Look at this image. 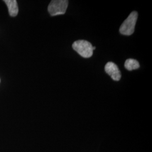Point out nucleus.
<instances>
[{"label":"nucleus","mask_w":152,"mask_h":152,"mask_svg":"<svg viewBox=\"0 0 152 152\" xmlns=\"http://www.w3.org/2000/svg\"><path fill=\"white\" fill-rule=\"evenodd\" d=\"M138 14L136 11H132L125 20L120 28V32L125 36L132 34L136 25Z\"/></svg>","instance_id":"f257e3e1"},{"label":"nucleus","mask_w":152,"mask_h":152,"mask_svg":"<svg viewBox=\"0 0 152 152\" xmlns=\"http://www.w3.org/2000/svg\"><path fill=\"white\" fill-rule=\"evenodd\" d=\"M72 48L76 52L85 58H89L93 54L92 45L85 40L76 41L72 45Z\"/></svg>","instance_id":"f03ea898"},{"label":"nucleus","mask_w":152,"mask_h":152,"mask_svg":"<svg viewBox=\"0 0 152 152\" xmlns=\"http://www.w3.org/2000/svg\"><path fill=\"white\" fill-rule=\"evenodd\" d=\"M68 5L67 0H53L48 6V11L51 16L64 14Z\"/></svg>","instance_id":"7ed1b4c3"},{"label":"nucleus","mask_w":152,"mask_h":152,"mask_svg":"<svg viewBox=\"0 0 152 152\" xmlns=\"http://www.w3.org/2000/svg\"><path fill=\"white\" fill-rule=\"evenodd\" d=\"M105 72L110 76L113 80L118 81L121 78V73L117 65L113 62H108L105 66Z\"/></svg>","instance_id":"20e7f679"},{"label":"nucleus","mask_w":152,"mask_h":152,"mask_svg":"<svg viewBox=\"0 0 152 152\" xmlns=\"http://www.w3.org/2000/svg\"><path fill=\"white\" fill-rule=\"evenodd\" d=\"M4 2L8 8L10 15L11 16H16L19 12L18 3L16 0H5Z\"/></svg>","instance_id":"39448f33"},{"label":"nucleus","mask_w":152,"mask_h":152,"mask_svg":"<svg viewBox=\"0 0 152 152\" xmlns=\"http://www.w3.org/2000/svg\"><path fill=\"white\" fill-rule=\"evenodd\" d=\"M125 67L128 71H132L139 68L140 64L137 60L133 59H129L125 61Z\"/></svg>","instance_id":"423d86ee"}]
</instances>
